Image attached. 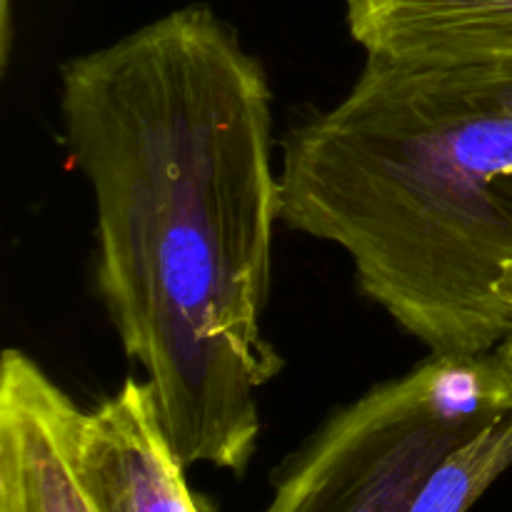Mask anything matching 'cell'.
I'll list each match as a JSON object with an SVG mask.
<instances>
[{
	"label": "cell",
	"instance_id": "1",
	"mask_svg": "<svg viewBox=\"0 0 512 512\" xmlns=\"http://www.w3.org/2000/svg\"><path fill=\"white\" fill-rule=\"evenodd\" d=\"M60 120L93 195L100 298L170 445L185 468L243 475L283 370L263 333L283 220L263 63L185 5L65 60Z\"/></svg>",
	"mask_w": 512,
	"mask_h": 512
},
{
	"label": "cell",
	"instance_id": "2",
	"mask_svg": "<svg viewBox=\"0 0 512 512\" xmlns=\"http://www.w3.org/2000/svg\"><path fill=\"white\" fill-rule=\"evenodd\" d=\"M283 223L338 245L365 298L443 358L512 335V55H365L353 88L293 125Z\"/></svg>",
	"mask_w": 512,
	"mask_h": 512
},
{
	"label": "cell",
	"instance_id": "3",
	"mask_svg": "<svg viewBox=\"0 0 512 512\" xmlns=\"http://www.w3.org/2000/svg\"><path fill=\"white\" fill-rule=\"evenodd\" d=\"M510 410L498 350L428 355L325 420L278 470L265 512H408L445 455Z\"/></svg>",
	"mask_w": 512,
	"mask_h": 512
},
{
	"label": "cell",
	"instance_id": "4",
	"mask_svg": "<svg viewBox=\"0 0 512 512\" xmlns=\"http://www.w3.org/2000/svg\"><path fill=\"white\" fill-rule=\"evenodd\" d=\"M70 458L98 512H205L185 480L148 380L120 390L70 420Z\"/></svg>",
	"mask_w": 512,
	"mask_h": 512
},
{
	"label": "cell",
	"instance_id": "5",
	"mask_svg": "<svg viewBox=\"0 0 512 512\" xmlns=\"http://www.w3.org/2000/svg\"><path fill=\"white\" fill-rule=\"evenodd\" d=\"M78 405L23 350L0 360V512H98L73 458Z\"/></svg>",
	"mask_w": 512,
	"mask_h": 512
},
{
	"label": "cell",
	"instance_id": "6",
	"mask_svg": "<svg viewBox=\"0 0 512 512\" xmlns=\"http://www.w3.org/2000/svg\"><path fill=\"white\" fill-rule=\"evenodd\" d=\"M365 55H512V0H345Z\"/></svg>",
	"mask_w": 512,
	"mask_h": 512
},
{
	"label": "cell",
	"instance_id": "7",
	"mask_svg": "<svg viewBox=\"0 0 512 512\" xmlns=\"http://www.w3.org/2000/svg\"><path fill=\"white\" fill-rule=\"evenodd\" d=\"M510 465L512 410L450 450L408 512H468Z\"/></svg>",
	"mask_w": 512,
	"mask_h": 512
},
{
	"label": "cell",
	"instance_id": "8",
	"mask_svg": "<svg viewBox=\"0 0 512 512\" xmlns=\"http://www.w3.org/2000/svg\"><path fill=\"white\" fill-rule=\"evenodd\" d=\"M495 293L500 295V300H505V303L512 305V263H508L503 268V275H500V280L495 283ZM498 355L503 358L505 368H508L510 375H512V335L508 340H505L503 345H500Z\"/></svg>",
	"mask_w": 512,
	"mask_h": 512
},
{
	"label": "cell",
	"instance_id": "9",
	"mask_svg": "<svg viewBox=\"0 0 512 512\" xmlns=\"http://www.w3.org/2000/svg\"><path fill=\"white\" fill-rule=\"evenodd\" d=\"M10 43H13V30H10V0H0V68H8Z\"/></svg>",
	"mask_w": 512,
	"mask_h": 512
}]
</instances>
